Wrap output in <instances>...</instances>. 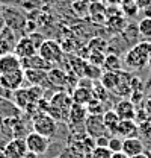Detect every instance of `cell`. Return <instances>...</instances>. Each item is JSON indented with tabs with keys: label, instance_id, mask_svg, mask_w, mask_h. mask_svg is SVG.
Wrapping results in <instances>:
<instances>
[{
	"label": "cell",
	"instance_id": "obj_1",
	"mask_svg": "<svg viewBox=\"0 0 151 158\" xmlns=\"http://www.w3.org/2000/svg\"><path fill=\"white\" fill-rule=\"evenodd\" d=\"M151 53V41H139L134 46H132L126 55L122 64H126L132 70H141L147 65L148 56Z\"/></svg>",
	"mask_w": 151,
	"mask_h": 158
},
{
	"label": "cell",
	"instance_id": "obj_2",
	"mask_svg": "<svg viewBox=\"0 0 151 158\" xmlns=\"http://www.w3.org/2000/svg\"><path fill=\"white\" fill-rule=\"evenodd\" d=\"M33 131L44 137L52 138L57 132V122L47 113H39L33 117Z\"/></svg>",
	"mask_w": 151,
	"mask_h": 158
},
{
	"label": "cell",
	"instance_id": "obj_3",
	"mask_svg": "<svg viewBox=\"0 0 151 158\" xmlns=\"http://www.w3.org/2000/svg\"><path fill=\"white\" fill-rule=\"evenodd\" d=\"M38 53L53 65L59 64L64 58V49L55 40H44V43L38 49Z\"/></svg>",
	"mask_w": 151,
	"mask_h": 158
},
{
	"label": "cell",
	"instance_id": "obj_4",
	"mask_svg": "<svg viewBox=\"0 0 151 158\" xmlns=\"http://www.w3.org/2000/svg\"><path fill=\"white\" fill-rule=\"evenodd\" d=\"M85 131H86V135L91 137L92 140L109 135V132L103 123L101 114H88V117L85 120Z\"/></svg>",
	"mask_w": 151,
	"mask_h": 158
},
{
	"label": "cell",
	"instance_id": "obj_5",
	"mask_svg": "<svg viewBox=\"0 0 151 158\" xmlns=\"http://www.w3.org/2000/svg\"><path fill=\"white\" fill-rule=\"evenodd\" d=\"M26 146H27V152L33 154V155H44L48 151L50 146V138L44 137L41 134H38L35 131L29 132L26 135Z\"/></svg>",
	"mask_w": 151,
	"mask_h": 158
},
{
	"label": "cell",
	"instance_id": "obj_6",
	"mask_svg": "<svg viewBox=\"0 0 151 158\" xmlns=\"http://www.w3.org/2000/svg\"><path fill=\"white\" fill-rule=\"evenodd\" d=\"M2 17H3L5 26L11 27L14 32L23 31L26 27V23H27V19L20 11H17L15 8H3L2 9Z\"/></svg>",
	"mask_w": 151,
	"mask_h": 158
},
{
	"label": "cell",
	"instance_id": "obj_7",
	"mask_svg": "<svg viewBox=\"0 0 151 158\" xmlns=\"http://www.w3.org/2000/svg\"><path fill=\"white\" fill-rule=\"evenodd\" d=\"M23 82H24V72H23V69L0 75V85L6 91H9V93L21 88L23 87Z\"/></svg>",
	"mask_w": 151,
	"mask_h": 158
},
{
	"label": "cell",
	"instance_id": "obj_8",
	"mask_svg": "<svg viewBox=\"0 0 151 158\" xmlns=\"http://www.w3.org/2000/svg\"><path fill=\"white\" fill-rule=\"evenodd\" d=\"M5 155L8 158H26L27 157V146H26V140L21 137L12 138L11 141H8L5 144V148H2Z\"/></svg>",
	"mask_w": 151,
	"mask_h": 158
},
{
	"label": "cell",
	"instance_id": "obj_9",
	"mask_svg": "<svg viewBox=\"0 0 151 158\" xmlns=\"http://www.w3.org/2000/svg\"><path fill=\"white\" fill-rule=\"evenodd\" d=\"M113 111L119 120H134L136 118V106L130 99H121L113 105Z\"/></svg>",
	"mask_w": 151,
	"mask_h": 158
},
{
	"label": "cell",
	"instance_id": "obj_10",
	"mask_svg": "<svg viewBox=\"0 0 151 158\" xmlns=\"http://www.w3.org/2000/svg\"><path fill=\"white\" fill-rule=\"evenodd\" d=\"M118 84L113 90L115 94H118L119 98H129L132 94V76L129 75V72L126 70H118Z\"/></svg>",
	"mask_w": 151,
	"mask_h": 158
},
{
	"label": "cell",
	"instance_id": "obj_11",
	"mask_svg": "<svg viewBox=\"0 0 151 158\" xmlns=\"http://www.w3.org/2000/svg\"><path fill=\"white\" fill-rule=\"evenodd\" d=\"M14 53L20 59H23V58H29V56L38 53V49L35 47V44L30 41V38L26 35V37H21V38L17 40V43L14 46Z\"/></svg>",
	"mask_w": 151,
	"mask_h": 158
},
{
	"label": "cell",
	"instance_id": "obj_12",
	"mask_svg": "<svg viewBox=\"0 0 151 158\" xmlns=\"http://www.w3.org/2000/svg\"><path fill=\"white\" fill-rule=\"evenodd\" d=\"M52 67H55V65L50 64L48 61H45L39 53H35V55H32V56H29V58L21 59V69H23V70L32 69V70H44V72H48Z\"/></svg>",
	"mask_w": 151,
	"mask_h": 158
},
{
	"label": "cell",
	"instance_id": "obj_13",
	"mask_svg": "<svg viewBox=\"0 0 151 158\" xmlns=\"http://www.w3.org/2000/svg\"><path fill=\"white\" fill-rule=\"evenodd\" d=\"M139 134V126L134 120H119L118 126H116V131H115V135L124 138H132V137H137Z\"/></svg>",
	"mask_w": 151,
	"mask_h": 158
},
{
	"label": "cell",
	"instance_id": "obj_14",
	"mask_svg": "<svg viewBox=\"0 0 151 158\" xmlns=\"http://www.w3.org/2000/svg\"><path fill=\"white\" fill-rule=\"evenodd\" d=\"M20 69H21V59L14 52L0 55V75L15 72V70H20Z\"/></svg>",
	"mask_w": 151,
	"mask_h": 158
},
{
	"label": "cell",
	"instance_id": "obj_15",
	"mask_svg": "<svg viewBox=\"0 0 151 158\" xmlns=\"http://www.w3.org/2000/svg\"><path fill=\"white\" fill-rule=\"evenodd\" d=\"M129 158L139 155L144 152V141L139 137H132V138H124L122 140V149H121Z\"/></svg>",
	"mask_w": 151,
	"mask_h": 158
},
{
	"label": "cell",
	"instance_id": "obj_16",
	"mask_svg": "<svg viewBox=\"0 0 151 158\" xmlns=\"http://www.w3.org/2000/svg\"><path fill=\"white\" fill-rule=\"evenodd\" d=\"M12 99L15 102V105L21 108V110H27L33 105H37L38 102H33L30 98V93H29V88H18L15 91H12Z\"/></svg>",
	"mask_w": 151,
	"mask_h": 158
},
{
	"label": "cell",
	"instance_id": "obj_17",
	"mask_svg": "<svg viewBox=\"0 0 151 158\" xmlns=\"http://www.w3.org/2000/svg\"><path fill=\"white\" fill-rule=\"evenodd\" d=\"M94 98V94H92V88H89V87H83V85H79V87H76L74 90H73V93H71V99H73V102L74 103H79V105H88L89 103V100Z\"/></svg>",
	"mask_w": 151,
	"mask_h": 158
},
{
	"label": "cell",
	"instance_id": "obj_18",
	"mask_svg": "<svg viewBox=\"0 0 151 158\" xmlns=\"http://www.w3.org/2000/svg\"><path fill=\"white\" fill-rule=\"evenodd\" d=\"M47 82L53 87L57 88H64L67 87V73L62 70V69H57V67H52L48 72H47Z\"/></svg>",
	"mask_w": 151,
	"mask_h": 158
},
{
	"label": "cell",
	"instance_id": "obj_19",
	"mask_svg": "<svg viewBox=\"0 0 151 158\" xmlns=\"http://www.w3.org/2000/svg\"><path fill=\"white\" fill-rule=\"evenodd\" d=\"M86 117H88V110H86V106L73 102V105H71V108H70V113H68L70 123H74V125L85 123Z\"/></svg>",
	"mask_w": 151,
	"mask_h": 158
},
{
	"label": "cell",
	"instance_id": "obj_20",
	"mask_svg": "<svg viewBox=\"0 0 151 158\" xmlns=\"http://www.w3.org/2000/svg\"><path fill=\"white\" fill-rule=\"evenodd\" d=\"M24 72V81H27L30 85H38V87H44V82H47V72L44 70H23Z\"/></svg>",
	"mask_w": 151,
	"mask_h": 158
},
{
	"label": "cell",
	"instance_id": "obj_21",
	"mask_svg": "<svg viewBox=\"0 0 151 158\" xmlns=\"http://www.w3.org/2000/svg\"><path fill=\"white\" fill-rule=\"evenodd\" d=\"M100 85L104 88V90H107V91H112L115 90V87H116V84H118V73L116 72H103L101 73V76H100Z\"/></svg>",
	"mask_w": 151,
	"mask_h": 158
},
{
	"label": "cell",
	"instance_id": "obj_22",
	"mask_svg": "<svg viewBox=\"0 0 151 158\" xmlns=\"http://www.w3.org/2000/svg\"><path fill=\"white\" fill-rule=\"evenodd\" d=\"M101 116H103V123H104L107 132H109V134H115L116 126H118V123H119V117L116 116V113H115L113 110H106Z\"/></svg>",
	"mask_w": 151,
	"mask_h": 158
},
{
	"label": "cell",
	"instance_id": "obj_23",
	"mask_svg": "<svg viewBox=\"0 0 151 158\" xmlns=\"http://www.w3.org/2000/svg\"><path fill=\"white\" fill-rule=\"evenodd\" d=\"M103 69H104L106 72H118V70H122V59L119 58L118 55H115V53H109V55H106V58H104Z\"/></svg>",
	"mask_w": 151,
	"mask_h": 158
},
{
	"label": "cell",
	"instance_id": "obj_24",
	"mask_svg": "<svg viewBox=\"0 0 151 158\" xmlns=\"http://www.w3.org/2000/svg\"><path fill=\"white\" fill-rule=\"evenodd\" d=\"M137 32L139 37L145 38L147 41H151V19L144 17L137 21Z\"/></svg>",
	"mask_w": 151,
	"mask_h": 158
},
{
	"label": "cell",
	"instance_id": "obj_25",
	"mask_svg": "<svg viewBox=\"0 0 151 158\" xmlns=\"http://www.w3.org/2000/svg\"><path fill=\"white\" fill-rule=\"evenodd\" d=\"M121 11L124 15H129V17H136V14L139 12L134 0H121Z\"/></svg>",
	"mask_w": 151,
	"mask_h": 158
},
{
	"label": "cell",
	"instance_id": "obj_26",
	"mask_svg": "<svg viewBox=\"0 0 151 158\" xmlns=\"http://www.w3.org/2000/svg\"><path fill=\"white\" fill-rule=\"evenodd\" d=\"M86 64L88 61L85 58H74L71 61V69H73V73H76L79 78H83L85 76V69H86Z\"/></svg>",
	"mask_w": 151,
	"mask_h": 158
},
{
	"label": "cell",
	"instance_id": "obj_27",
	"mask_svg": "<svg viewBox=\"0 0 151 158\" xmlns=\"http://www.w3.org/2000/svg\"><path fill=\"white\" fill-rule=\"evenodd\" d=\"M91 158H112V151L107 146H94L91 149Z\"/></svg>",
	"mask_w": 151,
	"mask_h": 158
},
{
	"label": "cell",
	"instance_id": "obj_28",
	"mask_svg": "<svg viewBox=\"0 0 151 158\" xmlns=\"http://www.w3.org/2000/svg\"><path fill=\"white\" fill-rule=\"evenodd\" d=\"M101 73H103V72H101L100 67H97V65H94V64L88 62V64H86V69H85V76H83V78L97 81V79H100Z\"/></svg>",
	"mask_w": 151,
	"mask_h": 158
},
{
	"label": "cell",
	"instance_id": "obj_29",
	"mask_svg": "<svg viewBox=\"0 0 151 158\" xmlns=\"http://www.w3.org/2000/svg\"><path fill=\"white\" fill-rule=\"evenodd\" d=\"M104 52H98V50H89V56H88V62L94 64L97 67H103V62H104Z\"/></svg>",
	"mask_w": 151,
	"mask_h": 158
},
{
	"label": "cell",
	"instance_id": "obj_30",
	"mask_svg": "<svg viewBox=\"0 0 151 158\" xmlns=\"http://www.w3.org/2000/svg\"><path fill=\"white\" fill-rule=\"evenodd\" d=\"M88 47H89V50H98V52H104L106 50V47H107V43L104 41L103 38H94L89 41V44H88Z\"/></svg>",
	"mask_w": 151,
	"mask_h": 158
},
{
	"label": "cell",
	"instance_id": "obj_31",
	"mask_svg": "<svg viewBox=\"0 0 151 158\" xmlns=\"http://www.w3.org/2000/svg\"><path fill=\"white\" fill-rule=\"evenodd\" d=\"M107 148L112 151V152H119L122 149V138L118 137V135H113L109 138L107 141Z\"/></svg>",
	"mask_w": 151,
	"mask_h": 158
},
{
	"label": "cell",
	"instance_id": "obj_32",
	"mask_svg": "<svg viewBox=\"0 0 151 158\" xmlns=\"http://www.w3.org/2000/svg\"><path fill=\"white\" fill-rule=\"evenodd\" d=\"M27 37H29L30 41L35 44V47H37V49H39V46H41V44L44 43V40H45L41 34H39V32H30V34H27Z\"/></svg>",
	"mask_w": 151,
	"mask_h": 158
},
{
	"label": "cell",
	"instance_id": "obj_33",
	"mask_svg": "<svg viewBox=\"0 0 151 158\" xmlns=\"http://www.w3.org/2000/svg\"><path fill=\"white\" fill-rule=\"evenodd\" d=\"M134 3H136L139 11H144L145 8H148L151 5V0H134Z\"/></svg>",
	"mask_w": 151,
	"mask_h": 158
},
{
	"label": "cell",
	"instance_id": "obj_34",
	"mask_svg": "<svg viewBox=\"0 0 151 158\" xmlns=\"http://www.w3.org/2000/svg\"><path fill=\"white\" fill-rule=\"evenodd\" d=\"M112 158H129L122 151H119V152H113L112 154Z\"/></svg>",
	"mask_w": 151,
	"mask_h": 158
},
{
	"label": "cell",
	"instance_id": "obj_35",
	"mask_svg": "<svg viewBox=\"0 0 151 158\" xmlns=\"http://www.w3.org/2000/svg\"><path fill=\"white\" fill-rule=\"evenodd\" d=\"M142 12H144V15H145V17H148V19H151V5L148 6V8H145V9H144Z\"/></svg>",
	"mask_w": 151,
	"mask_h": 158
},
{
	"label": "cell",
	"instance_id": "obj_36",
	"mask_svg": "<svg viewBox=\"0 0 151 158\" xmlns=\"http://www.w3.org/2000/svg\"><path fill=\"white\" fill-rule=\"evenodd\" d=\"M132 158H150L148 157V154H145V152H142V154H139V155H134Z\"/></svg>",
	"mask_w": 151,
	"mask_h": 158
},
{
	"label": "cell",
	"instance_id": "obj_37",
	"mask_svg": "<svg viewBox=\"0 0 151 158\" xmlns=\"http://www.w3.org/2000/svg\"><path fill=\"white\" fill-rule=\"evenodd\" d=\"M0 158H8L5 155V152H3V149H0Z\"/></svg>",
	"mask_w": 151,
	"mask_h": 158
},
{
	"label": "cell",
	"instance_id": "obj_38",
	"mask_svg": "<svg viewBox=\"0 0 151 158\" xmlns=\"http://www.w3.org/2000/svg\"><path fill=\"white\" fill-rule=\"evenodd\" d=\"M147 65L151 69V53H150V56H148V61H147Z\"/></svg>",
	"mask_w": 151,
	"mask_h": 158
}]
</instances>
